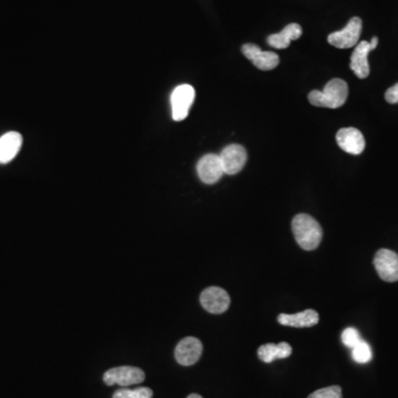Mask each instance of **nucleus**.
Instances as JSON below:
<instances>
[{
	"label": "nucleus",
	"instance_id": "1",
	"mask_svg": "<svg viewBox=\"0 0 398 398\" xmlns=\"http://www.w3.org/2000/svg\"><path fill=\"white\" fill-rule=\"evenodd\" d=\"M292 231L298 245L305 250L316 249L321 244L323 237L320 224L307 213H298L293 218Z\"/></svg>",
	"mask_w": 398,
	"mask_h": 398
},
{
	"label": "nucleus",
	"instance_id": "2",
	"mask_svg": "<svg viewBox=\"0 0 398 398\" xmlns=\"http://www.w3.org/2000/svg\"><path fill=\"white\" fill-rule=\"evenodd\" d=\"M349 97V86L344 80L332 79L327 82L323 91H314L309 94L311 104L318 108H338L344 106Z\"/></svg>",
	"mask_w": 398,
	"mask_h": 398
},
{
	"label": "nucleus",
	"instance_id": "3",
	"mask_svg": "<svg viewBox=\"0 0 398 398\" xmlns=\"http://www.w3.org/2000/svg\"><path fill=\"white\" fill-rule=\"evenodd\" d=\"M195 89L189 84H182L174 89L171 95L172 115L174 121L180 122L188 117L195 101Z\"/></svg>",
	"mask_w": 398,
	"mask_h": 398
},
{
	"label": "nucleus",
	"instance_id": "4",
	"mask_svg": "<svg viewBox=\"0 0 398 398\" xmlns=\"http://www.w3.org/2000/svg\"><path fill=\"white\" fill-rule=\"evenodd\" d=\"M144 379H145L144 371L134 366L114 367L111 370L106 371L103 376V381L108 386L115 384L130 386L139 384L144 382Z\"/></svg>",
	"mask_w": 398,
	"mask_h": 398
},
{
	"label": "nucleus",
	"instance_id": "5",
	"mask_svg": "<svg viewBox=\"0 0 398 398\" xmlns=\"http://www.w3.org/2000/svg\"><path fill=\"white\" fill-rule=\"evenodd\" d=\"M362 26H363V23H362L361 18L353 17L347 23L344 29L331 34L327 37V41L333 47H336L338 49H349L355 47L358 43L360 37H361Z\"/></svg>",
	"mask_w": 398,
	"mask_h": 398
},
{
	"label": "nucleus",
	"instance_id": "6",
	"mask_svg": "<svg viewBox=\"0 0 398 398\" xmlns=\"http://www.w3.org/2000/svg\"><path fill=\"white\" fill-rule=\"evenodd\" d=\"M374 266L379 278L386 282L398 280V255L388 249L378 250L374 258Z\"/></svg>",
	"mask_w": 398,
	"mask_h": 398
},
{
	"label": "nucleus",
	"instance_id": "7",
	"mask_svg": "<svg viewBox=\"0 0 398 398\" xmlns=\"http://www.w3.org/2000/svg\"><path fill=\"white\" fill-rule=\"evenodd\" d=\"M219 157L222 161L224 173L227 175H236L245 167L246 162H247V152L244 146L239 144H231L222 150Z\"/></svg>",
	"mask_w": 398,
	"mask_h": 398
},
{
	"label": "nucleus",
	"instance_id": "8",
	"mask_svg": "<svg viewBox=\"0 0 398 398\" xmlns=\"http://www.w3.org/2000/svg\"><path fill=\"white\" fill-rule=\"evenodd\" d=\"M200 303L207 312L220 314L231 305V296L219 287L207 288L200 294Z\"/></svg>",
	"mask_w": 398,
	"mask_h": 398
},
{
	"label": "nucleus",
	"instance_id": "9",
	"mask_svg": "<svg viewBox=\"0 0 398 398\" xmlns=\"http://www.w3.org/2000/svg\"><path fill=\"white\" fill-rule=\"evenodd\" d=\"M197 173L199 178L202 183L213 185L218 182L224 175V168H222L220 157L216 154H207L199 159L197 164Z\"/></svg>",
	"mask_w": 398,
	"mask_h": 398
},
{
	"label": "nucleus",
	"instance_id": "10",
	"mask_svg": "<svg viewBox=\"0 0 398 398\" xmlns=\"http://www.w3.org/2000/svg\"><path fill=\"white\" fill-rule=\"evenodd\" d=\"M202 354V342L193 336L183 338L175 349V358L183 366H191L195 364L199 361Z\"/></svg>",
	"mask_w": 398,
	"mask_h": 398
},
{
	"label": "nucleus",
	"instance_id": "11",
	"mask_svg": "<svg viewBox=\"0 0 398 398\" xmlns=\"http://www.w3.org/2000/svg\"><path fill=\"white\" fill-rule=\"evenodd\" d=\"M242 51L247 59L250 60L253 66L262 71L273 70L278 67L280 61L278 54L271 51H262L261 49L253 43H246L245 46H242Z\"/></svg>",
	"mask_w": 398,
	"mask_h": 398
},
{
	"label": "nucleus",
	"instance_id": "12",
	"mask_svg": "<svg viewBox=\"0 0 398 398\" xmlns=\"http://www.w3.org/2000/svg\"><path fill=\"white\" fill-rule=\"evenodd\" d=\"M338 146L349 154L360 155L365 148V139L358 128H341L336 134Z\"/></svg>",
	"mask_w": 398,
	"mask_h": 398
},
{
	"label": "nucleus",
	"instance_id": "13",
	"mask_svg": "<svg viewBox=\"0 0 398 398\" xmlns=\"http://www.w3.org/2000/svg\"><path fill=\"white\" fill-rule=\"evenodd\" d=\"M373 51L371 43L368 41H361L354 49L351 57V70L355 73L358 79H365L370 74V65H368V54Z\"/></svg>",
	"mask_w": 398,
	"mask_h": 398
},
{
	"label": "nucleus",
	"instance_id": "14",
	"mask_svg": "<svg viewBox=\"0 0 398 398\" xmlns=\"http://www.w3.org/2000/svg\"><path fill=\"white\" fill-rule=\"evenodd\" d=\"M23 145V137L18 132H8L0 137V164L12 162Z\"/></svg>",
	"mask_w": 398,
	"mask_h": 398
},
{
	"label": "nucleus",
	"instance_id": "15",
	"mask_svg": "<svg viewBox=\"0 0 398 398\" xmlns=\"http://www.w3.org/2000/svg\"><path fill=\"white\" fill-rule=\"evenodd\" d=\"M318 320L320 318L318 312L312 309H307L296 314H280L278 316L280 325L292 327H311L318 325Z\"/></svg>",
	"mask_w": 398,
	"mask_h": 398
},
{
	"label": "nucleus",
	"instance_id": "16",
	"mask_svg": "<svg viewBox=\"0 0 398 398\" xmlns=\"http://www.w3.org/2000/svg\"><path fill=\"white\" fill-rule=\"evenodd\" d=\"M302 36V28L298 23L288 25L279 34H271L268 37L269 46L274 49H285L290 46L291 41L298 40Z\"/></svg>",
	"mask_w": 398,
	"mask_h": 398
},
{
	"label": "nucleus",
	"instance_id": "17",
	"mask_svg": "<svg viewBox=\"0 0 398 398\" xmlns=\"http://www.w3.org/2000/svg\"><path fill=\"white\" fill-rule=\"evenodd\" d=\"M292 354V347L287 342H281L279 344H264L259 347L258 356L262 362L271 363L279 358H287Z\"/></svg>",
	"mask_w": 398,
	"mask_h": 398
},
{
	"label": "nucleus",
	"instance_id": "18",
	"mask_svg": "<svg viewBox=\"0 0 398 398\" xmlns=\"http://www.w3.org/2000/svg\"><path fill=\"white\" fill-rule=\"evenodd\" d=\"M352 358L356 363L360 364H365L372 360V350H371L368 343L361 340L358 344L352 349Z\"/></svg>",
	"mask_w": 398,
	"mask_h": 398
},
{
	"label": "nucleus",
	"instance_id": "19",
	"mask_svg": "<svg viewBox=\"0 0 398 398\" xmlns=\"http://www.w3.org/2000/svg\"><path fill=\"white\" fill-rule=\"evenodd\" d=\"M153 390L148 387H139L134 390H119L114 393L113 398H152Z\"/></svg>",
	"mask_w": 398,
	"mask_h": 398
},
{
	"label": "nucleus",
	"instance_id": "20",
	"mask_svg": "<svg viewBox=\"0 0 398 398\" xmlns=\"http://www.w3.org/2000/svg\"><path fill=\"white\" fill-rule=\"evenodd\" d=\"M307 398H342V388L340 386H329L316 390Z\"/></svg>",
	"mask_w": 398,
	"mask_h": 398
},
{
	"label": "nucleus",
	"instance_id": "21",
	"mask_svg": "<svg viewBox=\"0 0 398 398\" xmlns=\"http://www.w3.org/2000/svg\"><path fill=\"white\" fill-rule=\"evenodd\" d=\"M361 340L360 333L354 327H347V330L343 331V333H342V342H343V344L345 347H350V349L355 347Z\"/></svg>",
	"mask_w": 398,
	"mask_h": 398
},
{
	"label": "nucleus",
	"instance_id": "22",
	"mask_svg": "<svg viewBox=\"0 0 398 398\" xmlns=\"http://www.w3.org/2000/svg\"><path fill=\"white\" fill-rule=\"evenodd\" d=\"M385 99L390 104L398 103V83L387 90L386 93H385Z\"/></svg>",
	"mask_w": 398,
	"mask_h": 398
},
{
	"label": "nucleus",
	"instance_id": "23",
	"mask_svg": "<svg viewBox=\"0 0 398 398\" xmlns=\"http://www.w3.org/2000/svg\"><path fill=\"white\" fill-rule=\"evenodd\" d=\"M371 47H372L373 50L376 49L378 45V38L377 37H373L372 40H371Z\"/></svg>",
	"mask_w": 398,
	"mask_h": 398
},
{
	"label": "nucleus",
	"instance_id": "24",
	"mask_svg": "<svg viewBox=\"0 0 398 398\" xmlns=\"http://www.w3.org/2000/svg\"><path fill=\"white\" fill-rule=\"evenodd\" d=\"M187 398H202V396L198 395V394H191Z\"/></svg>",
	"mask_w": 398,
	"mask_h": 398
}]
</instances>
